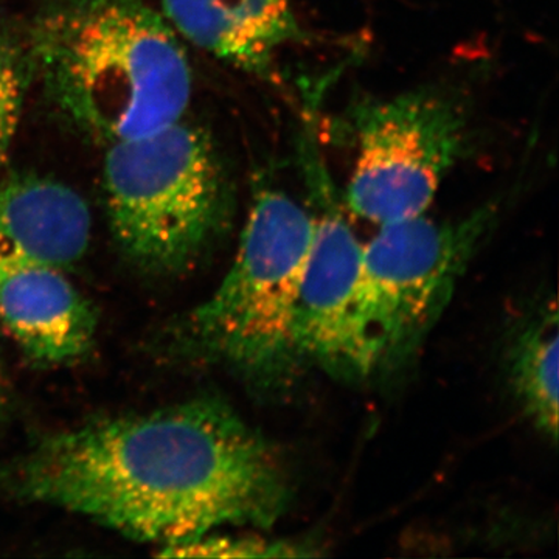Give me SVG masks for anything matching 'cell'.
<instances>
[{
    "label": "cell",
    "mask_w": 559,
    "mask_h": 559,
    "mask_svg": "<svg viewBox=\"0 0 559 559\" xmlns=\"http://www.w3.org/2000/svg\"><path fill=\"white\" fill-rule=\"evenodd\" d=\"M0 498L167 547L224 525L272 527L290 484L270 441L223 401L200 399L40 439L0 460Z\"/></svg>",
    "instance_id": "cell-1"
},
{
    "label": "cell",
    "mask_w": 559,
    "mask_h": 559,
    "mask_svg": "<svg viewBox=\"0 0 559 559\" xmlns=\"http://www.w3.org/2000/svg\"><path fill=\"white\" fill-rule=\"evenodd\" d=\"M40 75L62 112L109 143L182 120L193 76L171 25L140 0H76L35 38Z\"/></svg>",
    "instance_id": "cell-2"
},
{
    "label": "cell",
    "mask_w": 559,
    "mask_h": 559,
    "mask_svg": "<svg viewBox=\"0 0 559 559\" xmlns=\"http://www.w3.org/2000/svg\"><path fill=\"white\" fill-rule=\"evenodd\" d=\"M312 234L314 213L286 191L257 190L234 263L212 296L179 323V347L261 393L288 390L307 369L294 314Z\"/></svg>",
    "instance_id": "cell-3"
},
{
    "label": "cell",
    "mask_w": 559,
    "mask_h": 559,
    "mask_svg": "<svg viewBox=\"0 0 559 559\" xmlns=\"http://www.w3.org/2000/svg\"><path fill=\"white\" fill-rule=\"evenodd\" d=\"M103 186L116 240L148 271L187 270L229 219V183L212 140L182 120L110 143Z\"/></svg>",
    "instance_id": "cell-4"
},
{
    "label": "cell",
    "mask_w": 559,
    "mask_h": 559,
    "mask_svg": "<svg viewBox=\"0 0 559 559\" xmlns=\"http://www.w3.org/2000/svg\"><path fill=\"white\" fill-rule=\"evenodd\" d=\"M499 215L498 200L457 219L423 213L381 226L364 246L356 299L364 381L396 373L417 355Z\"/></svg>",
    "instance_id": "cell-5"
},
{
    "label": "cell",
    "mask_w": 559,
    "mask_h": 559,
    "mask_svg": "<svg viewBox=\"0 0 559 559\" xmlns=\"http://www.w3.org/2000/svg\"><path fill=\"white\" fill-rule=\"evenodd\" d=\"M349 124L358 151L345 200L380 226L426 213L473 138L468 103L437 84L360 102Z\"/></svg>",
    "instance_id": "cell-6"
},
{
    "label": "cell",
    "mask_w": 559,
    "mask_h": 559,
    "mask_svg": "<svg viewBox=\"0 0 559 559\" xmlns=\"http://www.w3.org/2000/svg\"><path fill=\"white\" fill-rule=\"evenodd\" d=\"M305 176L312 200L314 234L297 293L294 337L305 367L344 381H364L356 333V299L364 246L334 201L333 183L314 146L305 145Z\"/></svg>",
    "instance_id": "cell-7"
},
{
    "label": "cell",
    "mask_w": 559,
    "mask_h": 559,
    "mask_svg": "<svg viewBox=\"0 0 559 559\" xmlns=\"http://www.w3.org/2000/svg\"><path fill=\"white\" fill-rule=\"evenodd\" d=\"M0 323L38 362L60 366L83 358L97 319L62 270L0 257Z\"/></svg>",
    "instance_id": "cell-8"
},
{
    "label": "cell",
    "mask_w": 559,
    "mask_h": 559,
    "mask_svg": "<svg viewBox=\"0 0 559 559\" xmlns=\"http://www.w3.org/2000/svg\"><path fill=\"white\" fill-rule=\"evenodd\" d=\"M173 31L235 68L271 79L280 51L308 40L294 0H162Z\"/></svg>",
    "instance_id": "cell-9"
},
{
    "label": "cell",
    "mask_w": 559,
    "mask_h": 559,
    "mask_svg": "<svg viewBox=\"0 0 559 559\" xmlns=\"http://www.w3.org/2000/svg\"><path fill=\"white\" fill-rule=\"evenodd\" d=\"M92 216L75 190L51 179H0V257L64 270L86 253Z\"/></svg>",
    "instance_id": "cell-10"
},
{
    "label": "cell",
    "mask_w": 559,
    "mask_h": 559,
    "mask_svg": "<svg viewBox=\"0 0 559 559\" xmlns=\"http://www.w3.org/2000/svg\"><path fill=\"white\" fill-rule=\"evenodd\" d=\"M558 311L555 301L518 330L509 349V377L522 411L543 436L558 439Z\"/></svg>",
    "instance_id": "cell-11"
},
{
    "label": "cell",
    "mask_w": 559,
    "mask_h": 559,
    "mask_svg": "<svg viewBox=\"0 0 559 559\" xmlns=\"http://www.w3.org/2000/svg\"><path fill=\"white\" fill-rule=\"evenodd\" d=\"M296 546L280 543H266L263 539L231 538V536L207 533L201 538L167 546L160 557L176 558H260V557H299Z\"/></svg>",
    "instance_id": "cell-12"
},
{
    "label": "cell",
    "mask_w": 559,
    "mask_h": 559,
    "mask_svg": "<svg viewBox=\"0 0 559 559\" xmlns=\"http://www.w3.org/2000/svg\"><path fill=\"white\" fill-rule=\"evenodd\" d=\"M24 103V76L14 51L0 39V165L16 135Z\"/></svg>",
    "instance_id": "cell-13"
},
{
    "label": "cell",
    "mask_w": 559,
    "mask_h": 559,
    "mask_svg": "<svg viewBox=\"0 0 559 559\" xmlns=\"http://www.w3.org/2000/svg\"><path fill=\"white\" fill-rule=\"evenodd\" d=\"M10 399V380L7 373L5 360H3L2 349H0V411L5 407Z\"/></svg>",
    "instance_id": "cell-14"
}]
</instances>
